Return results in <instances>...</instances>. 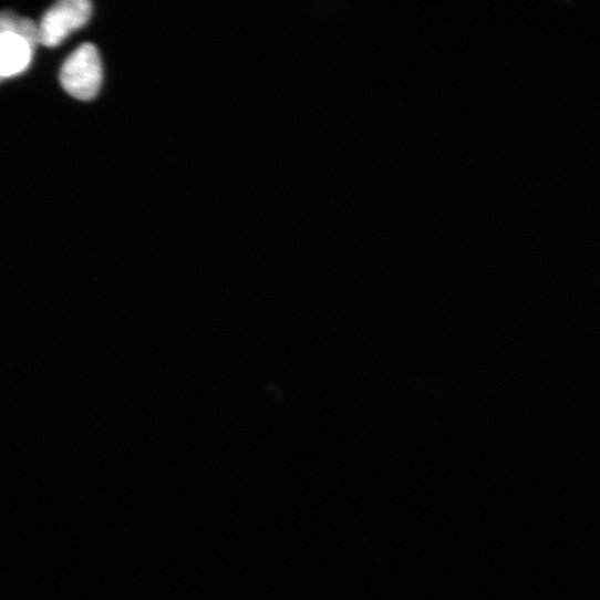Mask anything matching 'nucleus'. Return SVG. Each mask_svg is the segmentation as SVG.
<instances>
[{
    "mask_svg": "<svg viewBox=\"0 0 600 600\" xmlns=\"http://www.w3.org/2000/svg\"><path fill=\"white\" fill-rule=\"evenodd\" d=\"M38 45V25L33 21L0 13V82L25 73Z\"/></svg>",
    "mask_w": 600,
    "mask_h": 600,
    "instance_id": "obj_1",
    "label": "nucleus"
},
{
    "mask_svg": "<svg viewBox=\"0 0 600 600\" xmlns=\"http://www.w3.org/2000/svg\"><path fill=\"white\" fill-rule=\"evenodd\" d=\"M63 89L80 101L94 100L103 83V64L95 45L86 43L65 61L60 75Z\"/></svg>",
    "mask_w": 600,
    "mask_h": 600,
    "instance_id": "obj_2",
    "label": "nucleus"
},
{
    "mask_svg": "<svg viewBox=\"0 0 600 600\" xmlns=\"http://www.w3.org/2000/svg\"><path fill=\"white\" fill-rule=\"evenodd\" d=\"M89 0H63L52 7L38 27L39 44L60 46L72 33L85 27L92 18Z\"/></svg>",
    "mask_w": 600,
    "mask_h": 600,
    "instance_id": "obj_3",
    "label": "nucleus"
}]
</instances>
